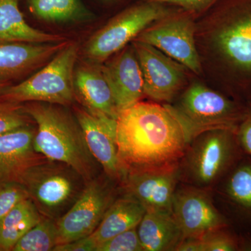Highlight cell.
I'll use <instances>...</instances> for the list:
<instances>
[{
    "mask_svg": "<svg viewBox=\"0 0 251 251\" xmlns=\"http://www.w3.org/2000/svg\"><path fill=\"white\" fill-rule=\"evenodd\" d=\"M189 143L184 126L168 104L139 101L117 117L122 178L126 172L179 163Z\"/></svg>",
    "mask_w": 251,
    "mask_h": 251,
    "instance_id": "cell-1",
    "label": "cell"
},
{
    "mask_svg": "<svg viewBox=\"0 0 251 251\" xmlns=\"http://www.w3.org/2000/svg\"><path fill=\"white\" fill-rule=\"evenodd\" d=\"M208 44L226 90L251 97V0H220L210 10ZM241 101V100H240Z\"/></svg>",
    "mask_w": 251,
    "mask_h": 251,
    "instance_id": "cell-2",
    "label": "cell"
},
{
    "mask_svg": "<svg viewBox=\"0 0 251 251\" xmlns=\"http://www.w3.org/2000/svg\"><path fill=\"white\" fill-rule=\"evenodd\" d=\"M36 126L34 146L51 161L62 162L80 173L87 183L103 173L92 156L83 131L69 107L44 102L23 103Z\"/></svg>",
    "mask_w": 251,
    "mask_h": 251,
    "instance_id": "cell-3",
    "label": "cell"
},
{
    "mask_svg": "<svg viewBox=\"0 0 251 251\" xmlns=\"http://www.w3.org/2000/svg\"><path fill=\"white\" fill-rule=\"evenodd\" d=\"M78 52V44L69 41L40 70L1 91L0 100L18 104L44 102L72 107L76 101L74 79Z\"/></svg>",
    "mask_w": 251,
    "mask_h": 251,
    "instance_id": "cell-4",
    "label": "cell"
},
{
    "mask_svg": "<svg viewBox=\"0 0 251 251\" xmlns=\"http://www.w3.org/2000/svg\"><path fill=\"white\" fill-rule=\"evenodd\" d=\"M21 184L41 215L57 221L75 204L87 183L72 166L46 159L28 170Z\"/></svg>",
    "mask_w": 251,
    "mask_h": 251,
    "instance_id": "cell-5",
    "label": "cell"
},
{
    "mask_svg": "<svg viewBox=\"0 0 251 251\" xmlns=\"http://www.w3.org/2000/svg\"><path fill=\"white\" fill-rule=\"evenodd\" d=\"M184 126L190 142L206 130H237L244 116L246 103L194 82L171 105Z\"/></svg>",
    "mask_w": 251,
    "mask_h": 251,
    "instance_id": "cell-6",
    "label": "cell"
},
{
    "mask_svg": "<svg viewBox=\"0 0 251 251\" xmlns=\"http://www.w3.org/2000/svg\"><path fill=\"white\" fill-rule=\"evenodd\" d=\"M176 9L146 0L127 8L91 36L84 49L86 59L94 64H103L145 29Z\"/></svg>",
    "mask_w": 251,
    "mask_h": 251,
    "instance_id": "cell-7",
    "label": "cell"
},
{
    "mask_svg": "<svg viewBox=\"0 0 251 251\" xmlns=\"http://www.w3.org/2000/svg\"><path fill=\"white\" fill-rule=\"evenodd\" d=\"M240 149L237 130L220 128L198 135L184 156L188 179L200 187L212 184L232 166Z\"/></svg>",
    "mask_w": 251,
    "mask_h": 251,
    "instance_id": "cell-8",
    "label": "cell"
},
{
    "mask_svg": "<svg viewBox=\"0 0 251 251\" xmlns=\"http://www.w3.org/2000/svg\"><path fill=\"white\" fill-rule=\"evenodd\" d=\"M115 182L104 173L87 183L72 207L57 220L58 244L91 235L117 198Z\"/></svg>",
    "mask_w": 251,
    "mask_h": 251,
    "instance_id": "cell-9",
    "label": "cell"
},
{
    "mask_svg": "<svg viewBox=\"0 0 251 251\" xmlns=\"http://www.w3.org/2000/svg\"><path fill=\"white\" fill-rule=\"evenodd\" d=\"M193 18L192 15L176 8L145 29L135 40L156 48L188 70L200 74L202 65L196 45Z\"/></svg>",
    "mask_w": 251,
    "mask_h": 251,
    "instance_id": "cell-10",
    "label": "cell"
},
{
    "mask_svg": "<svg viewBox=\"0 0 251 251\" xmlns=\"http://www.w3.org/2000/svg\"><path fill=\"white\" fill-rule=\"evenodd\" d=\"M139 62L144 94L156 102H171L186 82V67L156 48L132 41Z\"/></svg>",
    "mask_w": 251,
    "mask_h": 251,
    "instance_id": "cell-11",
    "label": "cell"
},
{
    "mask_svg": "<svg viewBox=\"0 0 251 251\" xmlns=\"http://www.w3.org/2000/svg\"><path fill=\"white\" fill-rule=\"evenodd\" d=\"M172 211L184 239H201L227 226L209 193L201 187L185 186L176 189Z\"/></svg>",
    "mask_w": 251,
    "mask_h": 251,
    "instance_id": "cell-12",
    "label": "cell"
},
{
    "mask_svg": "<svg viewBox=\"0 0 251 251\" xmlns=\"http://www.w3.org/2000/svg\"><path fill=\"white\" fill-rule=\"evenodd\" d=\"M180 176L181 168L176 163L126 172L120 183L125 192L138 200L146 210L172 211Z\"/></svg>",
    "mask_w": 251,
    "mask_h": 251,
    "instance_id": "cell-13",
    "label": "cell"
},
{
    "mask_svg": "<svg viewBox=\"0 0 251 251\" xmlns=\"http://www.w3.org/2000/svg\"><path fill=\"white\" fill-rule=\"evenodd\" d=\"M72 107L92 156L101 166L104 174L120 183L122 174L117 153V120L94 115L79 103Z\"/></svg>",
    "mask_w": 251,
    "mask_h": 251,
    "instance_id": "cell-14",
    "label": "cell"
},
{
    "mask_svg": "<svg viewBox=\"0 0 251 251\" xmlns=\"http://www.w3.org/2000/svg\"><path fill=\"white\" fill-rule=\"evenodd\" d=\"M36 124L0 134V184L21 183L31 167L46 161L34 149Z\"/></svg>",
    "mask_w": 251,
    "mask_h": 251,
    "instance_id": "cell-15",
    "label": "cell"
},
{
    "mask_svg": "<svg viewBox=\"0 0 251 251\" xmlns=\"http://www.w3.org/2000/svg\"><path fill=\"white\" fill-rule=\"evenodd\" d=\"M101 64L119 113L140 101L144 94L143 74L133 46H128Z\"/></svg>",
    "mask_w": 251,
    "mask_h": 251,
    "instance_id": "cell-16",
    "label": "cell"
},
{
    "mask_svg": "<svg viewBox=\"0 0 251 251\" xmlns=\"http://www.w3.org/2000/svg\"><path fill=\"white\" fill-rule=\"evenodd\" d=\"M74 85L76 101L87 111L117 120L119 111L101 64L86 61L76 66Z\"/></svg>",
    "mask_w": 251,
    "mask_h": 251,
    "instance_id": "cell-17",
    "label": "cell"
},
{
    "mask_svg": "<svg viewBox=\"0 0 251 251\" xmlns=\"http://www.w3.org/2000/svg\"><path fill=\"white\" fill-rule=\"evenodd\" d=\"M68 42H0V80L10 82L44 67Z\"/></svg>",
    "mask_w": 251,
    "mask_h": 251,
    "instance_id": "cell-18",
    "label": "cell"
},
{
    "mask_svg": "<svg viewBox=\"0 0 251 251\" xmlns=\"http://www.w3.org/2000/svg\"><path fill=\"white\" fill-rule=\"evenodd\" d=\"M138 227L143 251H176L184 239L172 211L146 210Z\"/></svg>",
    "mask_w": 251,
    "mask_h": 251,
    "instance_id": "cell-19",
    "label": "cell"
},
{
    "mask_svg": "<svg viewBox=\"0 0 251 251\" xmlns=\"http://www.w3.org/2000/svg\"><path fill=\"white\" fill-rule=\"evenodd\" d=\"M145 212L146 209L138 200L125 193L112 202L90 237L98 248L110 238L138 227Z\"/></svg>",
    "mask_w": 251,
    "mask_h": 251,
    "instance_id": "cell-20",
    "label": "cell"
},
{
    "mask_svg": "<svg viewBox=\"0 0 251 251\" xmlns=\"http://www.w3.org/2000/svg\"><path fill=\"white\" fill-rule=\"evenodd\" d=\"M65 41L64 36L29 25L20 11L18 0H0V42L57 44Z\"/></svg>",
    "mask_w": 251,
    "mask_h": 251,
    "instance_id": "cell-21",
    "label": "cell"
},
{
    "mask_svg": "<svg viewBox=\"0 0 251 251\" xmlns=\"http://www.w3.org/2000/svg\"><path fill=\"white\" fill-rule=\"evenodd\" d=\"M43 218L30 198L18 203L0 223V250L12 251L18 241Z\"/></svg>",
    "mask_w": 251,
    "mask_h": 251,
    "instance_id": "cell-22",
    "label": "cell"
},
{
    "mask_svg": "<svg viewBox=\"0 0 251 251\" xmlns=\"http://www.w3.org/2000/svg\"><path fill=\"white\" fill-rule=\"evenodd\" d=\"M29 11L35 17L52 23L90 20V14L80 0H28Z\"/></svg>",
    "mask_w": 251,
    "mask_h": 251,
    "instance_id": "cell-23",
    "label": "cell"
},
{
    "mask_svg": "<svg viewBox=\"0 0 251 251\" xmlns=\"http://www.w3.org/2000/svg\"><path fill=\"white\" fill-rule=\"evenodd\" d=\"M57 243V222L44 217L18 241L12 251H51Z\"/></svg>",
    "mask_w": 251,
    "mask_h": 251,
    "instance_id": "cell-24",
    "label": "cell"
},
{
    "mask_svg": "<svg viewBox=\"0 0 251 251\" xmlns=\"http://www.w3.org/2000/svg\"><path fill=\"white\" fill-rule=\"evenodd\" d=\"M227 193L234 203L251 211V163L238 166L229 176Z\"/></svg>",
    "mask_w": 251,
    "mask_h": 251,
    "instance_id": "cell-25",
    "label": "cell"
},
{
    "mask_svg": "<svg viewBox=\"0 0 251 251\" xmlns=\"http://www.w3.org/2000/svg\"><path fill=\"white\" fill-rule=\"evenodd\" d=\"M33 124L34 120L25 112L23 104L0 100V134Z\"/></svg>",
    "mask_w": 251,
    "mask_h": 251,
    "instance_id": "cell-26",
    "label": "cell"
},
{
    "mask_svg": "<svg viewBox=\"0 0 251 251\" xmlns=\"http://www.w3.org/2000/svg\"><path fill=\"white\" fill-rule=\"evenodd\" d=\"M28 198L27 190L21 183L0 184V223L14 206Z\"/></svg>",
    "mask_w": 251,
    "mask_h": 251,
    "instance_id": "cell-27",
    "label": "cell"
},
{
    "mask_svg": "<svg viewBox=\"0 0 251 251\" xmlns=\"http://www.w3.org/2000/svg\"><path fill=\"white\" fill-rule=\"evenodd\" d=\"M137 227L110 238L99 246L97 251H143Z\"/></svg>",
    "mask_w": 251,
    "mask_h": 251,
    "instance_id": "cell-28",
    "label": "cell"
},
{
    "mask_svg": "<svg viewBox=\"0 0 251 251\" xmlns=\"http://www.w3.org/2000/svg\"><path fill=\"white\" fill-rule=\"evenodd\" d=\"M202 239L203 251H240L239 241L224 229L206 234Z\"/></svg>",
    "mask_w": 251,
    "mask_h": 251,
    "instance_id": "cell-29",
    "label": "cell"
},
{
    "mask_svg": "<svg viewBox=\"0 0 251 251\" xmlns=\"http://www.w3.org/2000/svg\"><path fill=\"white\" fill-rule=\"evenodd\" d=\"M152 2L174 6L186 11L195 17L207 12L220 0H146Z\"/></svg>",
    "mask_w": 251,
    "mask_h": 251,
    "instance_id": "cell-30",
    "label": "cell"
},
{
    "mask_svg": "<svg viewBox=\"0 0 251 251\" xmlns=\"http://www.w3.org/2000/svg\"><path fill=\"white\" fill-rule=\"evenodd\" d=\"M238 141L242 150L251 155V97L246 103V112L237 129Z\"/></svg>",
    "mask_w": 251,
    "mask_h": 251,
    "instance_id": "cell-31",
    "label": "cell"
},
{
    "mask_svg": "<svg viewBox=\"0 0 251 251\" xmlns=\"http://www.w3.org/2000/svg\"><path fill=\"white\" fill-rule=\"evenodd\" d=\"M97 246L90 236L67 244H58L54 251H97Z\"/></svg>",
    "mask_w": 251,
    "mask_h": 251,
    "instance_id": "cell-32",
    "label": "cell"
},
{
    "mask_svg": "<svg viewBox=\"0 0 251 251\" xmlns=\"http://www.w3.org/2000/svg\"><path fill=\"white\" fill-rule=\"evenodd\" d=\"M9 85H11L9 81L0 80V92Z\"/></svg>",
    "mask_w": 251,
    "mask_h": 251,
    "instance_id": "cell-33",
    "label": "cell"
},
{
    "mask_svg": "<svg viewBox=\"0 0 251 251\" xmlns=\"http://www.w3.org/2000/svg\"><path fill=\"white\" fill-rule=\"evenodd\" d=\"M0 251H1V250H0Z\"/></svg>",
    "mask_w": 251,
    "mask_h": 251,
    "instance_id": "cell-34",
    "label": "cell"
}]
</instances>
